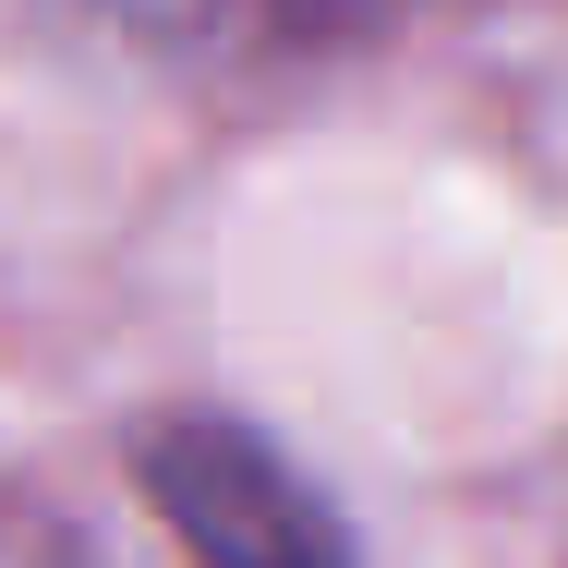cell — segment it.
<instances>
[{
	"label": "cell",
	"instance_id": "cell-2",
	"mask_svg": "<svg viewBox=\"0 0 568 568\" xmlns=\"http://www.w3.org/2000/svg\"><path fill=\"white\" fill-rule=\"evenodd\" d=\"M98 12L170 49H315V37L375 24L387 0H98Z\"/></svg>",
	"mask_w": 568,
	"mask_h": 568
},
{
	"label": "cell",
	"instance_id": "cell-1",
	"mask_svg": "<svg viewBox=\"0 0 568 568\" xmlns=\"http://www.w3.org/2000/svg\"><path fill=\"white\" fill-rule=\"evenodd\" d=\"M145 484H158V508L182 520V545L206 568H339V520L242 424H170L145 448Z\"/></svg>",
	"mask_w": 568,
	"mask_h": 568
},
{
	"label": "cell",
	"instance_id": "cell-3",
	"mask_svg": "<svg viewBox=\"0 0 568 568\" xmlns=\"http://www.w3.org/2000/svg\"><path fill=\"white\" fill-rule=\"evenodd\" d=\"M0 568H85V545L49 520V508H24V496H0Z\"/></svg>",
	"mask_w": 568,
	"mask_h": 568
}]
</instances>
